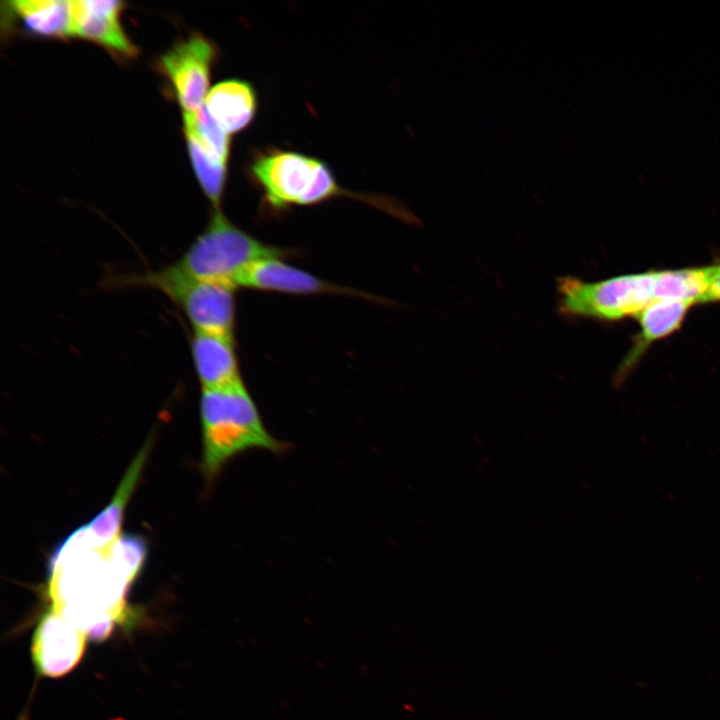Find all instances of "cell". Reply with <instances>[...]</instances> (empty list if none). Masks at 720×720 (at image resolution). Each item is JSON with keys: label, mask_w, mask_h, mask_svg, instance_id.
Returning <instances> with one entry per match:
<instances>
[{"label": "cell", "mask_w": 720, "mask_h": 720, "mask_svg": "<svg viewBox=\"0 0 720 720\" xmlns=\"http://www.w3.org/2000/svg\"><path fill=\"white\" fill-rule=\"evenodd\" d=\"M118 552L115 543L88 548L70 536L59 546L49 566L50 590L66 617L93 623L119 609L136 575Z\"/></svg>", "instance_id": "cell-1"}, {"label": "cell", "mask_w": 720, "mask_h": 720, "mask_svg": "<svg viewBox=\"0 0 720 720\" xmlns=\"http://www.w3.org/2000/svg\"><path fill=\"white\" fill-rule=\"evenodd\" d=\"M202 471L213 480L235 456L262 449L274 454L288 444L266 429L256 404L243 381L219 389H201Z\"/></svg>", "instance_id": "cell-2"}, {"label": "cell", "mask_w": 720, "mask_h": 720, "mask_svg": "<svg viewBox=\"0 0 720 720\" xmlns=\"http://www.w3.org/2000/svg\"><path fill=\"white\" fill-rule=\"evenodd\" d=\"M107 282L156 289L182 309L194 332L233 337L236 288L231 285L195 278L175 263L142 274L111 275Z\"/></svg>", "instance_id": "cell-3"}, {"label": "cell", "mask_w": 720, "mask_h": 720, "mask_svg": "<svg viewBox=\"0 0 720 720\" xmlns=\"http://www.w3.org/2000/svg\"><path fill=\"white\" fill-rule=\"evenodd\" d=\"M290 254L289 250L266 244L243 231L221 210H213L204 231L175 264L195 278L237 288V279L253 263Z\"/></svg>", "instance_id": "cell-4"}, {"label": "cell", "mask_w": 720, "mask_h": 720, "mask_svg": "<svg viewBox=\"0 0 720 720\" xmlns=\"http://www.w3.org/2000/svg\"><path fill=\"white\" fill-rule=\"evenodd\" d=\"M558 311L566 317L615 321L638 315L656 301L655 271L621 275L597 282L565 276L557 280Z\"/></svg>", "instance_id": "cell-5"}, {"label": "cell", "mask_w": 720, "mask_h": 720, "mask_svg": "<svg viewBox=\"0 0 720 720\" xmlns=\"http://www.w3.org/2000/svg\"><path fill=\"white\" fill-rule=\"evenodd\" d=\"M323 163L298 152L273 149L258 153L249 171L262 189L265 203L282 210L291 205H311Z\"/></svg>", "instance_id": "cell-6"}, {"label": "cell", "mask_w": 720, "mask_h": 720, "mask_svg": "<svg viewBox=\"0 0 720 720\" xmlns=\"http://www.w3.org/2000/svg\"><path fill=\"white\" fill-rule=\"evenodd\" d=\"M216 57L215 44L199 33L176 42L159 57V71L172 86L184 113L204 105Z\"/></svg>", "instance_id": "cell-7"}, {"label": "cell", "mask_w": 720, "mask_h": 720, "mask_svg": "<svg viewBox=\"0 0 720 720\" xmlns=\"http://www.w3.org/2000/svg\"><path fill=\"white\" fill-rule=\"evenodd\" d=\"M71 36L92 41L113 55L129 59L137 48L122 28L120 17L124 2L116 0L69 1Z\"/></svg>", "instance_id": "cell-8"}, {"label": "cell", "mask_w": 720, "mask_h": 720, "mask_svg": "<svg viewBox=\"0 0 720 720\" xmlns=\"http://www.w3.org/2000/svg\"><path fill=\"white\" fill-rule=\"evenodd\" d=\"M236 287L289 294H347L366 297V293L322 280L293 267L280 257H270L250 265L237 279Z\"/></svg>", "instance_id": "cell-9"}, {"label": "cell", "mask_w": 720, "mask_h": 720, "mask_svg": "<svg viewBox=\"0 0 720 720\" xmlns=\"http://www.w3.org/2000/svg\"><path fill=\"white\" fill-rule=\"evenodd\" d=\"M191 355L201 389H219L243 381L233 338L193 331Z\"/></svg>", "instance_id": "cell-10"}, {"label": "cell", "mask_w": 720, "mask_h": 720, "mask_svg": "<svg viewBox=\"0 0 720 720\" xmlns=\"http://www.w3.org/2000/svg\"><path fill=\"white\" fill-rule=\"evenodd\" d=\"M149 443L150 441L131 462L111 502L88 524L72 533L84 546L103 549L109 547L120 537L123 513L147 458Z\"/></svg>", "instance_id": "cell-11"}, {"label": "cell", "mask_w": 720, "mask_h": 720, "mask_svg": "<svg viewBox=\"0 0 720 720\" xmlns=\"http://www.w3.org/2000/svg\"><path fill=\"white\" fill-rule=\"evenodd\" d=\"M691 305L693 303L688 301L657 300L637 315L641 330L618 368V382L623 381L631 372L652 342L673 333L681 326Z\"/></svg>", "instance_id": "cell-12"}, {"label": "cell", "mask_w": 720, "mask_h": 720, "mask_svg": "<svg viewBox=\"0 0 720 720\" xmlns=\"http://www.w3.org/2000/svg\"><path fill=\"white\" fill-rule=\"evenodd\" d=\"M204 106L214 121L231 135L251 124L257 111V96L249 82L229 79L210 89Z\"/></svg>", "instance_id": "cell-13"}, {"label": "cell", "mask_w": 720, "mask_h": 720, "mask_svg": "<svg viewBox=\"0 0 720 720\" xmlns=\"http://www.w3.org/2000/svg\"><path fill=\"white\" fill-rule=\"evenodd\" d=\"M5 4L9 15L33 36L59 39L71 36L69 1L16 0Z\"/></svg>", "instance_id": "cell-14"}, {"label": "cell", "mask_w": 720, "mask_h": 720, "mask_svg": "<svg viewBox=\"0 0 720 720\" xmlns=\"http://www.w3.org/2000/svg\"><path fill=\"white\" fill-rule=\"evenodd\" d=\"M195 176L214 210H221L227 176V163L215 159L192 137L185 136Z\"/></svg>", "instance_id": "cell-15"}, {"label": "cell", "mask_w": 720, "mask_h": 720, "mask_svg": "<svg viewBox=\"0 0 720 720\" xmlns=\"http://www.w3.org/2000/svg\"><path fill=\"white\" fill-rule=\"evenodd\" d=\"M183 128L185 136L195 139L207 153L220 162H228L231 135L214 121L204 105L195 112L183 114Z\"/></svg>", "instance_id": "cell-16"}, {"label": "cell", "mask_w": 720, "mask_h": 720, "mask_svg": "<svg viewBox=\"0 0 720 720\" xmlns=\"http://www.w3.org/2000/svg\"><path fill=\"white\" fill-rule=\"evenodd\" d=\"M720 301V263L714 265L712 281L700 303Z\"/></svg>", "instance_id": "cell-17"}]
</instances>
